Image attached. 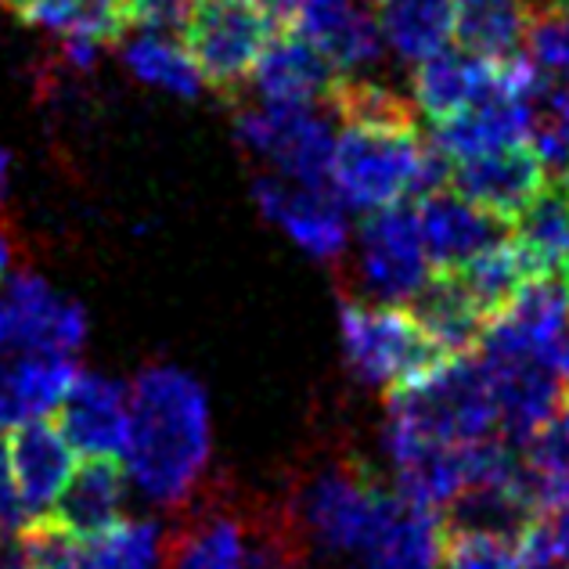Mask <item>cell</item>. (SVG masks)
I'll use <instances>...</instances> for the list:
<instances>
[{
    "label": "cell",
    "mask_w": 569,
    "mask_h": 569,
    "mask_svg": "<svg viewBox=\"0 0 569 569\" xmlns=\"http://www.w3.org/2000/svg\"><path fill=\"white\" fill-rule=\"evenodd\" d=\"M209 400L177 368H148L130 389L127 476L144 498L181 505L209 466Z\"/></svg>",
    "instance_id": "6da1fadb"
},
{
    "label": "cell",
    "mask_w": 569,
    "mask_h": 569,
    "mask_svg": "<svg viewBox=\"0 0 569 569\" xmlns=\"http://www.w3.org/2000/svg\"><path fill=\"white\" fill-rule=\"evenodd\" d=\"M498 429V400L483 357H447L418 382L389 393L386 451L418 443H476Z\"/></svg>",
    "instance_id": "7a4b0ae2"
},
{
    "label": "cell",
    "mask_w": 569,
    "mask_h": 569,
    "mask_svg": "<svg viewBox=\"0 0 569 569\" xmlns=\"http://www.w3.org/2000/svg\"><path fill=\"white\" fill-rule=\"evenodd\" d=\"M332 194L350 209L379 213L447 188L451 159L418 138V130L347 127L332 152Z\"/></svg>",
    "instance_id": "3957f363"
},
{
    "label": "cell",
    "mask_w": 569,
    "mask_h": 569,
    "mask_svg": "<svg viewBox=\"0 0 569 569\" xmlns=\"http://www.w3.org/2000/svg\"><path fill=\"white\" fill-rule=\"evenodd\" d=\"M281 19L263 0H191L184 51L199 80L220 98H238L257 77Z\"/></svg>",
    "instance_id": "277c9868"
},
{
    "label": "cell",
    "mask_w": 569,
    "mask_h": 569,
    "mask_svg": "<svg viewBox=\"0 0 569 569\" xmlns=\"http://www.w3.org/2000/svg\"><path fill=\"white\" fill-rule=\"evenodd\" d=\"M339 328L350 371L365 386L386 389V393L418 382L447 361V353L426 336L411 310L371 303V299H342Z\"/></svg>",
    "instance_id": "5b68a950"
},
{
    "label": "cell",
    "mask_w": 569,
    "mask_h": 569,
    "mask_svg": "<svg viewBox=\"0 0 569 569\" xmlns=\"http://www.w3.org/2000/svg\"><path fill=\"white\" fill-rule=\"evenodd\" d=\"M397 501L371 469L336 461L299 490V530L328 556H365Z\"/></svg>",
    "instance_id": "8992f818"
},
{
    "label": "cell",
    "mask_w": 569,
    "mask_h": 569,
    "mask_svg": "<svg viewBox=\"0 0 569 569\" xmlns=\"http://www.w3.org/2000/svg\"><path fill=\"white\" fill-rule=\"evenodd\" d=\"M234 133L246 152L267 159L278 177L303 188H328L336 138L318 109L257 104L234 116Z\"/></svg>",
    "instance_id": "52a82bcc"
},
{
    "label": "cell",
    "mask_w": 569,
    "mask_h": 569,
    "mask_svg": "<svg viewBox=\"0 0 569 569\" xmlns=\"http://www.w3.org/2000/svg\"><path fill=\"white\" fill-rule=\"evenodd\" d=\"M19 545L33 569H152L159 559V530L138 519L80 537L40 516L19 530Z\"/></svg>",
    "instance_id": "ba28073f"
},
{
    "label": "cell",
    "mask_w": 569,
    "mask_h": 569,
    "mask_svg": "<svg viewBox=\"0 0 569 569\" xmlns=\"http://www.w3.org/2000/svg\"><path fill=\"white\" fill-rule=\"evenodd\" d=\"M87 336L80 303L58 296L37 274H14L0 292V353L22 350L29 357H69Z\"/></svg>",
    "instance_id": "9c48e42d"
},
{
    "label": "cell",
    "mask_w": 569,
    "mask_h": 569,
    "mask_svg": "<svg viewBox=\"0 0 569 569\" xmlns=\"http://www.w3.org/2000/svg\"><path fill=\"white\" fill-rule=\"evenodd\" d=\"M432 274L426 257L418 206H393L368 213L361 223V281L376 303H411Z\"/></svg>",
    "instance_id": "30bf717a"
},
{
    "label": "cell",
    "mask_w": 569,
    "mask_h": 569,
    "mask_svg": "<svg viewBox=\"0 0 569 569\" xmlns=\"http://www.w3.org/2000/svg\"><path fill=\"white\" fill-rule=\"evenodd\" d=\"M252 194H257L263 217L274 220L310 257L332 263L347 252L350 228L347 217H342V202L336 194H328V188H303L278 173H263L252 184Z\"/></svg>",
    "instance_id": "8fae6325"
},
{
    "label": "cell",
    "mask_w": 569,
    "mask_h": 569,
    "mask_svg": "<svg viewBox=\"0 0 569 569\" xmlns=\"http://www.w3.org/2000/svg\"><path fill=\"white\" fill-rule=\"evenodd\" d=\"M548 184V167L533 152L530 141L493 148V152L451 162V181L447 188L458 191L461 199L487 209L501 220H516L519 209L527 206L537 191Z\"/></svg>",
    "instance_id": "7c38bea8"
},
{
    "label": "cell",
    "mask_w": 569,
    "mask_h": 569,
    "mask_svg": "<svg viewBox=\"0 0 569 569\" xmlns=\"http://www.w3.org/2000/svg\"><path fill=\"white\" fill-rule=\"evenodd\" d=\"M569 296L559 274L530 278L516 299L498 318L487 325V336L479 342L483 357H551L566 336Z\"/></svg>",
    "instance_id": "4fadbf2b"
},
{
    "label": "cell",
    "mask_w": 569,
    "mask_h": 569,
    "mask_svg": "<svg viewBox=\"0 0 569 569\" xmlns=\"http://www.w3.org/2000/svg\"><path fill=\"white\" fill-rule=\"evenodd\" d=\"M418 223L432 271H455L479 252L508 242V220L472 206L451 188L418 199Z\"/></svg>",
    "instance_id": "5bb4252c"
},
{
    "label": "cell",
    "mask_w": 569,
    "mask_h": 569,
    "mask_svg": "<svg viewBox=\"0 0 569 569\" xmlns=\"http://www.w3.org/2000/svg\"><path fill=\"white\" fill-rule=\"evenodd\" d=\"M58 429L66 432L72 451H83L87 458H123L130 440L127 386L80 371L58 403Z\"/></svg>",
    "instance_id": "9a60e30c"
},
{
    "label": "cell",
    "mask_w": 569,
    "mask_h": 569,
    "mask_svg": "<svg viewBox=\"0 0 569 569\" xmlns=\"http://www.w3.org/2000/svg\"><path fill=\"white\" fill-rule=\"evenodd\" d=\"M4 447L29 519L48 516L58 493L66 490L72 472H77V458H72V443L66 440V432L58 429V422L33 418V422L8 429Z\"/></svg>",
    "instance_id": "2e32d148"
},
{
    "label": "cell",
    "mask_w": 569,
    "mask_h": 569,
    "mask_svg": "<svg viewBox=\"0 0 569 569\" xmlns=\"http://www.w3.org/2000/svg\"><path fill=\"white\" fill-rule=\"evenodd\" d=\"M292 26L318 48L336 72H357L382 58L386 37L379 14L361 0H303Z\"/></svg>",
    "instance_id": "e0dca14e"
},
{
    "label": "cell",
    "mask_w": 569,
    "mask_h": 569,
    "mask_svg": "<svg viewBox=\"0 0 569 569\" xmlns=\"http://www.w3.org/2000/svg\"><path fill=\"white\" fill-rule=\"evenodd\" d=\"M505 83H508V58L505 62H490V58H479L472 51H440L426 58V62H418L411 77V91L418 109L432 123H443V119L498 94Z\"/></svg>",
    "instance_id": "ac0fdd59"
},
{
    "label": "cell",
    "mask_w": 569,
    "mask_h": 569,
    "mask_svg": "<svg viewBox=\"0 0 569 569\" xmlns=\"http://www.w3.org/2000/svg\"><path fill=\"white\" fill-rule=\"evenodd\" d=\"M336 80L339 72L328 66V58L292 22L278 29L271 48L260 58L257 77H252L263 104H296V109L328 104Z\"/></svg>",
    "instance_id": "d6986e66"
},
{
    "label": "cell",
    "mask_w": 569,
    "mask_h": 569,
    "mask_svg": "<svg viewBox=\"0 0 569 569\" xmlns=\"http://www.w3.org/2000/svg\"><path fill=\"white\" fill-rule=\"evenodd\" d=\"M483 357V353H479ZM498 400V426L512 440H530L559 411L551 357H483Z\"/></svg>",
    "instance_id": "ffe728a7"
},
{
    "label": "cell",
    "mask_w": 569,
    "mask_h": 569,
    "mask_svg": "<svg viewBox=\"0 0 569 569\" xmlns=\"http://www.w3.org/2000/svg\"><path fill=\"white\" fill-rule=\"evenodd\" d=\"M19 19L43 33L66 40V58L72 66H94L104 43L123 37L127 14L119 0H22Z\"/></svg>",
    "instance_id": "44dd1931"
},
{
    "label": "cell",
    "mask_w": 569,
    "mask_h": 569,
    "mask_svg": "<svg viewBox=\"0 0 569 569\" xmlns=\"http://www.w3.org/2000/svg\"><path fill=\"white\" fill-rule=\"evenodd\" d=\"M127 501V469L119 466V458H87L83 466L72 472L66 490L58 493L48 519L69 533L91 537L119 522Z\"/></svg>",
    "instance_id": "7402d4cb"
},
{
    "label": "cell",
    "mask_w": 569,
    "mask_h": 569,
    "mask_svg": "<svg viewBox=\"0 0 569 569\" xmlns=\"http://www.w3.org/2000/svg\"><path fill=\"white\" fill-rule=\"evenodd\" d=\"M411 318L426 328V336L447 357L479 350L490 325L451 271H432L426 278V284L411 299Z\"/></svg>",
    "instance_id": "603a6c76"
},
{
    "label": "cell",
    "mask_w": 569,
    "mask_h": 569,
    "mask_svg": "<svg viewBox=\"0 0 569 569\" xmlns=\"http://www.w3.org/2000/svg\"><path fill=\"white\" fill-rule=\"evenodd\" d=\"M77 376L80 371L69 357H22L4 365L0 368V432L58 411Z\"/></svg>",
    "instance_id": "cb8c5ba5"
},
{
    "label": "cell",
    "mask_w": 569,
    "mask_h": 569,
    "mask_svg": "<svg viewBox=\"0 0 569 569\" xmlns=\"http://www.w3.org/2000/svg\"><path fill=\"white\" fill-rule=\"evenodd\" d=\"M516 249L533 278L559 274L569 260V177L548 181L512 220Z\"/></svg>",
    "instance_id": "d4e9b609"
},
{
    "label": "cell",
    "mask_w": 569,
    "mask_h": 569,
    "mask_svg": "<svg viewBox=\"0 0 569 569\" xmlns=\"http://www.w3.org/2000/svg\"><path fill=\"white\" fill-rule=\"evenodd\" d=\"M376 4L382 37L403 62H426V58L447 51L455 37V0H376Z\"/></svg>",
    "instance_id": "484cf974"
},
{
    "label": "cell",
    "mask_w": 569,
    "mask_h": 569,
    "mask_svg": "<svg viewBox=\"0 0 569 569\" xmlns=\"http://www.w3.org/2000/svg\"><path fill=\"white\" fill-rule=\"evenodd\" d=\"M443 522L440 516L397 501L393 516L365 551V569H440Z\"/></svg>",
    "instance_id": "4316f807"
},
{
    "label": "cell",
    "mask_w": 569,
    "mask_h": 569,
    "mask_svg": "<svg viewBox=\"0 0 569 569\" xmlns=\"http://www.w3.org/2000/svg\"><path fill=\"white\" fill-rule=\"evenodd\" d=\"M455 37L461 51H472L490 62L516 58L527 33L530 0H455Z\"/></svg>",
    "instance_id": "83f0119b"
},
{
    "label": "cell",
    "mask_w": 569,
    "mask_h": 569,
    "mask_svg": "<svg viewBox=\"0 0 569 569\" xmlns=\"http://www.w3.org/2000/svg\"><path fill=\"white\" fill-rule=\"evenodd\" d=\"M461 289L472 296V303L479 307L487 321H493L498 313L512 303L516 292L533 278V271L522 260V252L516 249V242H501L487 252H479L469 263H461L451 271Z\"/></svg>",
    "instance_id": "f1b7e54d"
},
{
    "label": "cell",
    "mask_w": 569,
    "mask_h": 569,
    "mask_svg": "<svg viewBox=\"0 0 569 569\" xmlns=\"http://www.w3.org/2000/svg\"><path fill=\"white\" fill-rule=\"evenodd\" d=\"M328 109H332L347 127L361 130H418L415 127V104L386 83L339 77L332 94H328Z\"/></svg>",
    "instance_id": "f546056e"
},
{
    "label": "cell",
    "mask_w": 569,
    "mask_h": 569,
    "mask_svg": "<svg viewBox=\"0 0 569 569\" xmlns=\"http://www.w3.org/2000/svg\"><path fill=\"white\" fill-rule=\"evenodd\" d=\"M123 58H127V69L141 83L159 87V91H167L173 98H194L202 87L184 43L170 40L162 29H148V33L133 37L123 48Z\"/></svg>",
    "instance_id": "4dcf8cb0"
},
{
    "label": "cell",
    "mask_w": 569,
    "mask_h": 569,
    "mask_svg": "<svg viewBox=\"0 0 569 569\" xmlns=\"http://www.w3.org/2000/svg\"><path fill=\"white\" fill-rule=\"evenodd\" d=\"M522 58L545 83V94L569 80V8L530 4L527 33H522Z\"/></svg>",
    "instance_id": "1f68e13d"
},
{
    "label": "cell",
    "mask_w": 569,
    "mask_h": 569,
    "mask_svg": "<svg viewBox=\"0 0 569 569\" xmlns=\"http://www.w3.org/2000/svg\"><path fill=\"white\" fill-rule=\"evenodd\" d=\"M246 537L231 519H206L184 530L173 569H246Z\"/></svg>",
    "instance_id": "d6a6232c"
},
{
    "label": "cell",
    "mask_w": 569,
    "mask_h": 569,
    "mask_svg": "<svg viewBox=\"0 0 569 569\" xmlns=\"http://www.w3.org/2000/svg\"><path fill=\"white\" fill-rule=\"evenodd\" d=\"M527 472L541 501L569 493V408L551 415L527 440Z\"/></svg>",
    "instance_id": "836d02e7"
},
{
    "label": "cell",
    "mask_w": 569,
    "mask_h": 569,
    "mask_svg": "<svg viewBox=\"0 0 569 569\" xmlns=\"http://www.w3.org/2000/svg\"><path fill=\"white\" fill-rule=\"evenodd\" d=\"M440 569H527V566H522V548L516 537L443 527Z\"/></svg>",
    "instance_id": "e575fe53"
},
{
    "label": "cell",
    "mask_w": 569,
    "mask_h": 569,
    "mask_svg": "<svg viewBox=\"0 0 569 569\" xmlns=\"http://www.w3.org/2000/svg\"><path fill=\"white\" fill-rule=\"evenodd\" d=\"M119 8L127 14V26L167 29L181 22V14H188L191 0H119Z\"/></svg>",
    "instance_id": "d590c367"
},
{
    "label": "cell",
    "mask_w": 569,
    "mask_h": 569,
    "mask_svg": "<svg viewBox=\"0 0 569 569\" xmlns=\"http://www.w3.org/2000/svg\"><path fill=\"white\" fill-rule=\"evenodd\" d=\"M26 522H29V512H26V505L19 498V487H14L8 447H4V440H0V530L19 533Z\"/></svg>",
    "instance_id": "8d00e7d4"
},
{
    "label": "cell",
    "mask_w": 569,
    "mask_h": 569,
    "mask_svg": "<svg viewBox=\"0 0 569 569\" xmlns=\"http://www.w3.org/2000/svg\"><path fill=\"white\" fill-rule=\"evenodd\" d=\"M551 371H556V382H559V393L569 408V336L559 339V347L551 350Z\"/></svg>",
    "instance_id": "74e56055"
},
{
    "label": "cell",
    "mask_w": 569,
    "mask_h": 569,
    "mask_svg": "<svg viewBox=\"0 0 569 569\" xmlns=\"http://www.w3.org/2000/svg\"><path fill=\"white\" fill-rule=\"evenodd\" d=\"M0 569H33V562L26 559V551L19 545V533H14V541L0 533Z\"/></svg>",
    "instance_id": "f35d334b"
},
{
    "label": "cell",
    "mask_w": 569,
    "mask_h": 569,
    "mask_svg": "<svg viewBox=\"0 0 569 569\" xmlns=\"http://www.w3.org/2000/svg\"><path fill=\"white\" fill-rule=\"evenodd\" d=\"M548 109H556V112H562V116L569 119V80L548 94Z\"/></svg>",
    "instance_id": "ab89813d"
},
{
    "label": "cell",
    "mask_w": 569,
    "mask_h": 569,
    "mask_svg": "<svg viewBox=\"0 0 569 569\" xmlns=\"http://www.w3.org/2000/svg\"><path fill=\"white\" fill-rule=\"evenodd\" d=\"M8 263H11V246H8L4 231H0V278L8 274Z\"/></svg>",
    "instance_id": "60d3db41"
},
{
    "label": "cell",
    "mask_w": 569,
    "mask_h": 569,
    "mask_svg": "<svg viewBox=\"0 0 569 569\" xmlns=\"http://www.w3.org/2000/svg\"><path fill=\"white\" fill-rule=\"evenodd\" d=\"M4 184H8V152L0 148V194H4Z\"/></svg>",
    "instance_id": "b9f144b4"
},
{
    "label": "cell",
    "mask_w": 569,
    "mask_h": 569,
    "mask_svg": "<svg viewBox=\"0 0 569 569\" xmlns=\"http://www.w3.org/2000/svg\"><path fill=\"white\" fill-rule=\"evenodd\" d=\"M537 8H569V0H533Z\"/></svg>",
    "instance_id": "7bdbcfd3"
},
{
    "label": "cell",
    "mask_w": 569,
    "mask_h": 569,
    "mask_svg": "<svg viewBox=\"0 0 569 569\" xmlns=\"http://www.w3.org/2000/svg\"><path fill=\"white\" fill-rule=\"evenodd\" d=\"M559 274H562V278H559V281H562V289H566V296H569V260H566V267H562Z\"/></svg>",
    "instance_id": "ee69618b"
},
{
    "label": "cell",
    "mask_w": 569,
    "mask_h": 569,
    "mask_svg": "<svg viewBox=\"0 0 569 569\" xmlns=\"http://www.w3.org/2000/svg\"><path fill=\"white\" fill-rule=\"evenodd\" d=\"M0 4H8L11 11H19V4H22V0H0Z\"/></svg>",
    "instance_id": "f6af8a7d"
}]
</instances>
